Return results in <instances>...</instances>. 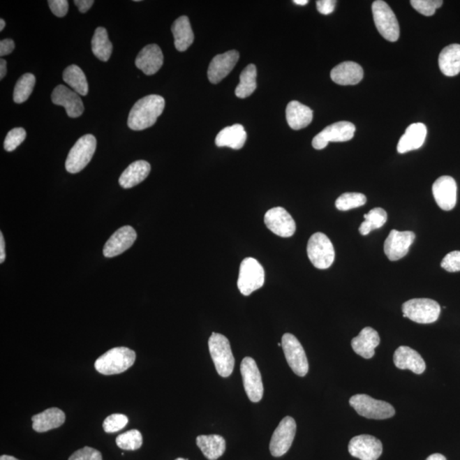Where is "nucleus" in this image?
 Returning <instances> with one entry per match:
<instances>
[{
	"label": "nucleus",
	"instance_id": "c9c22d12",
	"mask_svg": "<svg viewBox=\"0 0 460 460\" xmlns=\"http://www.w3.org/2000/svg\"><path fill=\"white\" fill-rule=\"evenodd\" d=\"M365 221L359 226V233L367 235L371 231L380 229L387 221L388 216L384 209L380 207L373 208L369 214L364 215Z\"/></svg>",
	"mask_w": 460,
	"mask_h": 460
},
{
	"label": "nucleus",
	"instance_id": "58836bf2",
	"mask_svg": "<svg viewBox=\"0 0 460 460\" xmlns=\"http://www.w3.org/2000/svg\"><path fill=\"white\" fill-rule=\"evenodd\" d=\"M116 444L124 450H138L142 445V436L138 430L126 431L116 438Z\"/></svg>",
	"mask_w": 460,
	"mask_h": 460
},
{
	"label": "nucleus",
	"instance_id": "f704fd0d",
	"mask_svg": "<svg viewBox=\"0 0 460 460\" xmlns=\"http://www.w3.org/2000/svg\"><path fill=\"white\" fill-rule=\"evenodd\" d=\"M64 80L66 84L72 87L73 90L80 96H87L89 91L86 75L82 69L73 64L68 66L64 72Z\"/></svg>",
	"mask_w": 460,
	"mask_h": 460
},
{
	"label": "nucleus",
	"instance_id": "37998d69",
	"mask_svg": "<svg viewBox=\"0 0 460 460\" xmlns=\"http://www.w3.org/2000/svg\"><path fill=\"white\" fill-rule=\"evenodd\" d=\"M440 266L447 272H460V251H454L447 254Z\"/></svg>",
	"mask_w": 460,
	"mask_h": 460
},
{
	"label": "nucleus",
	"instance_id": "a211bd4d",
	"mask_svg": "<svg viewBox=\"0 0 460 460\" xmlns=\"http://www.w3.org/2000/svg\"><path fill=\"white\" fill-rule=\"evenodd\" d=\"M137 239V232L131 226H124L116 230L103 247L106 258H114L128 250Z\"/></svg>",
	"mask_w": 460,
	"mask_h": 460
},
{
	"label": "nucleus",
	"instance_id": "ddd939ff",
	"mask_svg": "<svg viewBox=\"0 0 460 460\" xmlns=\"http://www.w3.org/2000/svg\"><path fill=\"white\" fill-rule=\"evenodd\" d=\"M241 373L247 396L253 403H258L264 396L265 389L261 373L256 362L251 357L243 359L241 364Z\"/></svg>",
	"mask_w": 460,
	"mask_h": 460
},
{
	"label": "nucleus",
	"instance_id": "5701e85b",
	"mask_svg": "<svg viewBox=\"0 0 460 460\" xmlns=\"http://www.w3.org/2000/svg\"><path fill=\"white\" fill-rule=\"evenodd\" d=\"M380 338L373 328L366 327L359 332L357 337L351 341V346L355 353L365 359L374 357L375 349L380 345Z\"/></svg>",
	"mask_w": 460,
	"mask_h": 460
},
{
	"label": "nucleus",
	"instance_id": "1a4fd4ad",
	"mask_svg": "<svg viewBox=\"0 0 460 460\" xmlns=\"http://www.w3.org/2000/svg\"><path fill=\"white\" fill-rule=\"evenodd\" d=\"M403 317L420 324H431L438 320L440 306L430 299H413L403 304Z\"/></svg>",
	"mask_w": 460,
	"mask_h": 460
},
{
	"label": "nucleus",
	"instance_id": "603ef678",
	"mask_svg": "<svg viewBox=\"0 0 460 460\" xmlns=\"http://www.w3.org/2000/svg\"><path fill=\"white\" fill-rule=\"evenodd\" d=\"M426 460H447V459L443 454H434L429 456Z\"/></svg>",
	"mask_w": 460,
	"mask_h": 460
},
{
	"label": "nucleus",
	"instance_id": "72a5a7b5",
	"mask_svg": "<svg viewBox=\"0 0 460 460\" xmlns=\"http://www.w3.org/2000/svg\"><path fill=\"white\" fill-rule=\"evenodd\" d=\"M91 50L94 55L103 61L110 60L113 52V44L108 40L107 30L102 27L96 29L91 40Z\"/></svg>",
	"mask_w": 460,
	"mask_h": 460
},
{
	"label": "nucleus",
	"instance_id": "09e8293b",
	"mask_svg": "<svg viewBox=\"0 0 460 460\" xmlns=\"http://www.w3.org/2000/svg\"><path fill=\"white\" fill-rule=\"evenodd\" d=\"M75 5L79 8L81 13H86L94 6V0H75Z\"/></svg>",
	"mask_w": 460,
	"mask_h": 460
},
{
	"label": "nucleus",
	"instance_id": "9b49d317",
	"mask_svg": "<svg viewBox=\"0 0 460 460\" xmlns=\"http://www.w3.org/2000/svg\"><path fill=\"white\" fill-rule=\"evenodd\" d=\"M355 126L349 121H339L328 126L313 138L312 146L317 150L326 148L330 142H342L355 136Z\"/></svg>",
	"mask_w": 460,
	"mask_h": 460
},
{
	"label": "nucleus",
	"instance_id": "ea45409f",
	"mask_svg": "<svg viewBox=\"0 0 460 460\" xmlns=\"http://www.w3.org/2000/svg\"><path fill=\"white\" fill-rule=\"evenodd\" d=\"M410 3L417 13L425 17H431L443 5L442 0H412Z\"/></svg>",
	"mask_w": 460,
	"mask_h": 460
},
{
	"label": "nucleus",
	"instance_id": "39448f33",
	"mask_svg": "<svg viewBox=\"0 0 460 460\" xmlns=\"http://www.w3.org/2000/svg\"><path fill=\"white\" fill-rule=\"evenodd\" d=\"M265 281V269L257 259L246 258L242 262L237 282L242 295H252L254 291L262 288Z\"/></svg>",
	"mask_w": 460,
	"mask_h": 460
},
{
	"label": "nucleus",
	"instance_id": "423d86ee",
	"mask_svg": "<svg viewBox=\"0 0 460 460\" xmlns=\"http://www.w3.org/2000/svg\"><path fill=\"white\" fill-rule=\"evenodd\" d=\"M307 253L311 264L319 269H327L334 264L335 251L330 239L323 233H316L309 238Z\"/></svg>",
	"mask_w": 460,
	"mask_h": 460
},
{
	"label": "nucleus",
	"instance_id": "4be33fe9",
	"mask_svg": "<svg viewBox=\"0 0 460 460\" xmlns=\"http://www.w3.org/2000/svg\"><path fill=\"white\" fill-rule=\"evenodd\" d=\"M364 76V72L359 65L354 61H345L332 68L331 79L340 86H355L361 82Z\"/></svg>",
	"mask_w": 460,
	"mask_h": 460
},
{
	"label": "nucleus",
	"instance_id": "f03ea898",
	"mask_svg": "<svg viewBox=\"0 0 460 460\" xmlns=\"http://www.w3.org/2000/svg\"><path fill=\"white\" fill-rule=\"evenodd\" d=\"M136 359L135 351L126 347H116L96 359L95 369L103 375L119 374L128 370Z\"/></svg>",
	"mask_w": 460,
	"mask_h": 460
},
{
	"label": "nucleus",
	"instance_id": "393cba45",
	"mask_svg": "<svg viewBox=\"0 0 460 460\" xmlns=\"http://www.w3.org/2000/svg\"><path fill=\"white\" fill-rule=\"evenodd\" d=\"M427 136V128L422 123H415L406 130L397 145V152L405 154L419 149L423 146Z\"/></svg>",
	"mask_w": 460,
	"mask_h": 460
},
{
	"label": "nucleus",
	"instance_id": "c03bdc74",
	"mask_svg": "<svg viewBox=\"0 0 460 460\" xmlns=\"http://www.w3.org/2000/svg\"><path fill=\"white\" fill-rule=\"evenodd\" d=\"M68 460H103V456L95 448L84 447L73 453Z\"/></svg>",
	"mask_w": 460,
	"mask_h": 460
},
{
	"label": "nucleus",
	"instance_id": "a19ab883",
	"mask_svg": "<svg viewBox=\"0 0 460 460\" xmlns=\"http://www.w3.org/2000/svg\"><path fill=\"white\" fill-rule=\"evenodd\" d=\"M27 136L26 131L21 127L14 128L8 133L3 148L7 152H13L18 146H20L24 142Z\"/></svg>",
	"mask_w": 460,
	"mask_h": 460
},
{
	"label": "nucleus",
	"instance_id": "49530a36",
	"mask_svg": "<svg viewBox=\"0 0 460 460\" xmlns=\"http://www.w3.org/2000/svg\"><path fill=\"white\" fill-rule=\"evenodd\" d=\"M336 3L335 0H318L316 1L317 10L322 15H330L334 13Z\"/></svg>",
	"mask_w": 460,
	"mask_h": 460
},
{
	"label": "nucleus",
	"instance_id": "7ed1b4c3",
	"mask_svg": "<svg viewBox=\"0 0 460 460\" xmlns=\"http://www.w3.org/2000/svg\"><path fill=\"white\" fill-rule=\"evenodd\" d=\"M208 346L216 372L223 378L230 377L234 371L235 357L229 339L225 336L212 332L208 340Z\"/></svg>",
	"mask_w": 460,
	"mask_h": 460
},
{
	"label": "nucleus",
	"instance_id": "864d4df0",
	"mask_svg": "<svg viewBox=\"0 0 460 460\" xmlns=\"http://www.w3.org/2000/svg\"><path fill=\"white\" fill-rule=\"evenodd\" d=\"M293 3H296V5L299 6H306L307 3H309L308 0H295Z\"/></svg>",
	"mask_w": 460,
	"mask_h": 460
},
{
	"label": "nucleus",
	"instance_id": "6ab92c4d",
	"mask_svg": "<svg viewBox=\"0 0 460 460\" xmlns=\"http://www.w3.org/2000/svg\"><path fill=\"white\" fill-rule=\"evenodd\" d=\"M52 101L57 106L64 107L71 118H78L84 113V103L79 94L63 84L54 89Z\"/></svg>",
	"mask_w": 460,
	"mask_h": 460
},
{
	"label": "nucleus",
	"instance_id": "f257e3e1",
	"mask_svg": "<svg viewBox=\"0 0 460 460\" xmlns=\"http://www.w3.org/2000/svg\"><path fill=\"white\" fill-rule=\"evenodd\" d=\"M165 105V99L158 95H149L138 100L131 110L128 126L133 131L149 128L163 113Z\"/></svg>",
	"mask_w": 460,
	"mask_h": 460
},
{
	"label": "nucleus",
	"instance_id": "4d7b16f0",
	"mask_svg": "<svg viewBox=\"0 0 460 460\" xmlns=\"http://www.w3.org/2000/svg\"><path fill=\"white\" fill-rule=\"evenodd\" d=\"M176 460H187V459H183V458H179V459H177Z\"/></svg>",
	"mask_w": 460,
	"mask_h": 460
},
{
	"label": "nucleus",
	"instance_id": "a878e982",
	"mask_svg": "<svg viewBox=\"0 0 460 460\" xmlns=\"http://www.w3.org/2000/svg\"><path fill=\"white\" fill-rule=\"evenodd\" d=\"M151 171V165L145 161H137L131 163L121 174L119 184L123 188L137 186L144 181Z\"/></svg>",
	"mask_w": 460,
	"mask_h": 460
},
{
	"label": "nucleus",
	"instance_id": "bb28decb",
	"mask_svg": "<svg viewBox=\"0 0 460 460\" xmlns=\"http://www.w3.org/2000/svg\"><path fill=\"white\" fill-rule=\"evenodd\" d=\"M65 413L61 409L52 408L33 416V429L37 432H46L61 426L65 422Z\"/></svg>",
	"mask_w": 460,
	"mask_h": 460
},
{
	"label": "nucleus",
	"instance_id": "de8ad7c7",
	"mask_svg": "<svg viewBox=\"0 0 460 460\" xmlns=\"http://www.w3.org/2000/svg\"><path fill=\"white\" fill-rule=\"evenodd\" d=\"M15 42L10 38H6L0 41V56L5 57L9 55L14 51Z\"/></svg>",
	"mask_w": 460,
	"mask_h": 460
},
{
	"label": "nucleus",
	"instance_id": "5fc2aeb1",
	"mask_svg": "<svg viewBox=\"0 0 460 460\" xmlns=\"http://www.w3.org/2000/svg\"><path fill=\"white\" fill-rule=\"evenodd\" d=\"M0 460H19V459H15V457H13V456L2 455L1 457H0Z\"/></svg>",
	"mask_w": 460,
	"mask_h": 460
},
{
	"label": "nucleus",
	"instance_id": "cd10ccee",
	"mask_svg": "<svg viewBox=\"0 0 460 460\" xmlns=\"http://www.w3.org/2000/svg\"><path fill=\"white\" fill-rule=\"evenodd\" d=\"M172 32L174 36V45L179 52L187 51L195 40L194 32L186 15L177 18L173 22Z\"/></svg>",
	"mask_w": 460,
	"mask_h": 460
},
{
	"label": "nucleus",
	"instance_id": "79ce46f5",
	"mask_svg": "<svg viewBox=\"0 0 460 460\" xmlns=\"http://www.w3.org/2000/svg\"><path fill=\"white\" fill-rule=\"evenodd\" d=\"M128 424V417L121 413H114L106 417L103 422V430L107 433H114L122 430Z\"/></svg>",
	"mask_w": 460,
	"mask_h": 460
},
{
	"label": "nucleus",
	"instance_id": "6e6552de",
	"mask_svg": "<svg viewBox=\"0 0 460 460\" xmlns=\"http://www.w3.org/2000/svg\"><path fill=\"white\" fill-rule=\"evenodd\" d=\"M372 10L378 33L389 42L397 41L400 37V27L392 8L383 0H377L373 3Z\"/></svg>",
	"mask_w": 460,
	"mask_h": 460
},
{
	"label": "nucleus",
	"instance_id": "473e14b6",
	"mask_svg": "<svg viewBox=\"0 0 460 460\" xmlns=\"http://www.w3.org/2000/svg\"><path fill=\"white\" fill-rule=\"evenodd\" d=\"M257 68L254 64H249L239 76V83L235 89V96L239 98H248L257 89Z\"/></svg>",
	"mask_w": 460,
	"mask_h": 460
},
{
	"label": "nucleus",
	"instance_id": "8fccbe9b",
	"mask_svg": "<svg viewBox=\"0 0 460 460\" xmlns=\"http://www.w3.org/2000/svg\"><path fill=\"white\" fill-rule=\"evenodd\" d=\"M5 246V239H3V234L0 233V262L1 264H3L6 259Z\"/></svg>",
	"mask_w": 460,
	"mask_h": 460
},
{
	"label": "nucleus",
	"instance_id": "f8f14e48",
	"mask_svg": "<svg viewBox=\"0 0 460 460\" xmlns=\"http://www.w3.org/2000/svg\"><path fill=\"white\" fill-rule=\"evenodd\" d=\"M297 424L292 417H285L273 433L269 443L270 453L274 457H281L287 454L295 440Z\"/></svg>",
	"mask_w": 460,
	"mask_h": 460
},
{
	"label": "nucleus",
	"instance_id": "2f4dec72",
	"mask_svg": "<svg viewBox=\"0 0 460 460\" xmlns=\"http://www.w3.org/2000/svg\"><path fill=\"white\" fill-rule=\"evenodd\" d=\"M196 444L209 460L219 459L226 450L225 440L218 435L199 436Z\"/></svg>",
	"mask_w": 460,
	"mask_h": 460
},
{
	"label": "nucleus",
	"instance_id": "dca6fc26",
	"mask_svg": "<svg viewBox=\"0 0 460 460\" xmlns=\"http://www.w3.org/2000/svg\"><path fill=\"white\" fill-rule=\"evenodd\" d=\"M349 453L361 460H377L383 453L381 440L373 436H355L349 443Z\"/></svg>",
	"mask_w": 460,
	"mask_h": 460
},
{
	"label": "nucleus",
	"instance_id": "3c124183",
	"mask_svg": "<svg viewBox=\"0 0 460 460\" xmlns=\"http://www.w3.org/2000/svg\"><path fill=\"white\" fill-rule=\"evenodd\" d=\"M6 61L5 59L0 60V80H3V77L6 75L7 67Z\"/></svg>",
	"mask_w": 460,
	"mask_h": 460
},
{
	"label": "nucleus",
	"instance_id": "b1692460",
	"mask_svg": "<svg viewBox=\"0 0 460 460\" xmlns=\"http://www.w3.org/2000/svg\"><path fill=\"white\" fill-rule=\"evenodd\" d=\"M394 363L397 369H408L416 374H422L426 369L422 357L408 346L398 348L394 354Z\"/></svg>",
	"mask_w": 460,
	"mask_h": 460
},
{
	"label": "nucleus",
	"instance_id": "a18cd8bd",
	"mask_svg": "<svg viewBox=\"0 0 460 460\" xmlns=\"http://www.w3.org/2000/svg\"><path fill=\"white\" fill-rule=\"evenodd\" d=\"M50 9L57 17H64L68 11V1L67 0H49Z\"/></svg>",
	"mask_w": 460,
	"mask_h": 460
},
{
	"label": "nucleus",
	"instance_id": "0eeeda50",
	"mask_svg": "<svg viewBox=\"0 0 460 460\" xmlns=\"http://www.w3.org/2000/svg\"><path fill=\"white\" fill-rule=\"evenodd\" d=\"M96 149V139L91 134L80 138L69 151L65 168L69 173H78L90 163Z\"/></svg>",
	"mask_w": 460,
	"mask_h": 460
},
{
	"label": "nucleus",
	"instance_id": "4468645a",
	"mask_svg": "<svg viewBox=\"0 0 460 460\" xmlns=\"http://www.w3.org/2000/svg\"><path fill=\"white\" fill-rule=\"evenodd\" d=\"M265 225L280 237H292L296 231V223L291 214L283 207H274L266 212Z\"/></svg>",
	"mask_w": 460,
	"mask_h": 460
},
{
	"label": "nucleus",
	"instance_id": "e433bc0d",
	"mask_svg": "<svg viewBox=\"0 0 460 460\" xmlns=\"http://www.w3.org/2000/svg\"><path fill=\"white\" fill-rule=\"evenodd\" d=\"M36 79L33 73H25L17 80L14 89L13 99L15 103H22L32 94Z\"/></svg>",
	"mask_w": 460,
	"mask_h": 460
},
{
	"label": "nucleus",
	"instance_id": "7c9ffc66",
	"mask_svg": "<svg viewBox=\"0 0 460 460\" xmlns=\"http://www.w3.org/2000/svg\"><path fill=\"white\" fill-rule=\"evenodd\" d=\"M439 67L444 75L454 77L460 73V45L447 46L440 53Z\"/></svg>",
	"mask_w": 460,
	"mask_h": 460
},
{
	"label": "nucleus",
	"instance_id": "9d476101",
	"mask_svg": "<svg viewBox=\"0 0 460 460\" xmlns=\"http://www.w3.org/2000/svg\"><path fill=\"white\" fill-rule=\"evenodd\" d=\"M281 347L285 359L293 372L299 377H304L309 372V362L302 345L295 335L285 334L282 336Z\"/></svg>",
	"mask_w": 460,
	"mask_h": 460
},
{
	"label": "nucleus",
	"instance_id": "4c0bfd02",
	"mask_svg": "<svg viewBox=\"0 0 460 460\" xmlns=\"http://www.w3.org/2000/svg\"><path fill=\"white\" fill-rule=\"evenodd\" d=\"M366 203V197L361 193H345L336 200L335 207L339 211L346 212L364 206Z\"/></svg>",
	"mask_w": 460,
	"mask_h": 460
},
{
	"label": "nucleus",
	"instance_id": "2eb2a0df",
	"mask_svg": "<svg viewBox=\"0 0 460 460\" xmlns=\"http://www.w3.org/2000/svg\"><path fill=\"white\" fill-rule=\"evenodd\" d=\"M415 237V234L412 231H390L384 246L386 257L390 261H397L404 258L408 253Z\"/></svg>",
	"mask_w": 460,
	"mask_h": 460
},
{
	"label": "nucleus",
	"instance_id": "6e6d98bb",
	"mask_svg": "<svg viewBox=\"0 0 460 460\" xmlns=\"http://www.w3.org/2000/svg\"><path fill=\"white\" fill-rule=\"evenodd\" d=\"M6 27V22L3 21V19H0V31H3Z\"/></svg>",
	"mask_w": 460,
	"mask_h": 460
},
{
	"label": "nucleus",
	"instance_id": "aec40b11",
	"mask_svg": "<svg viewBox=\"0 0 460 460\" xmlns=\"http://www.w3.org/2000/svg\"><path fill=\"white\" fill-rule=\"evenodd\" d=\"M239 54L237 51H230L214 57L208 68V79L212 84H218L230 75L237 65Z\"/></svg>",
	"mask_w": 460,
	"mask_h": 460
},
{
	"label": "nucleus",
	"instance_id": "c85d7f7f",
	"mask_svg": "<svg viewBox=\"0 0 460 460\" xmlns=\"http://www.w3.org/2000/svg\"><path fill=\"white\" fill-rule=\"evenodd\" d=\"M285 116L289 126L299 131L305 128L312 122L313 111L299 102L292 101L285 110Z\"/></svg>",
	"mask_w": 460,
	"mask_h": 460
},
{
	"label": "nucleus",
	"instance_id": "f3484780",
	"mask_svg": "<svg viewBox=\"0 0 460 460\" xmlns=\"http://www.w3.org/2000/svg\"><path fill=\"white\" fill-rule=\"evenodd\" d=\"M436 204L444 211H451L457 203V184L453 177L443 176L432 186Z\"/></svg>",
	"mask_w": 460,
	"mask_h": 460
},
{
	"label": "nucleus",
	"instance_id": "412c9836",
	"mask_svg": "<svg viewBox=\"0 0 460 460\" xmlns=\"http://www.w3.org/2000/svg\"><path fill=\"white\" fill-rule=\"evenodd\" d=\"M164 57L161 49L156 44L145 46L135 61L137 68L147 75L156 73L163 65Z\"/></svg>",
	"mask_w": 460,
	"mask_h": 460
},
{
	"label": "nucleus",
	"instance_id": "c756f323",
	"mask_svg": "<svg viewBox=\"0 0 460 460\" xmlns=\"http://www.w3.org/2000/svg\"><path fill=\"white\" fill-rule=\"evenodd\" d=\"M247 135L244 127L237 125L225 127L218 134L215 139V144L220 147H229V148L238 150L243 148L246 141Z\"/></svg>",
	"mask_w": 460,
	"mask_h": 460
},
{
	"label": "nucleus",
	"instance_id": "20e7f679",
	"mask_svg": "<svg viewBox=\"0 0 460 460\" xmlns=\"http://www.w3.org/2000/svg\"><path fill=\"white\" fill-rule=\"evenodd\" d=\"M350 405L359 415L369 420H387L396 413V410L392 404L373 399L364 394H358L351 397Z\"/></svg>",
	"mask_w": 460,
	"mask_h": 460
}]
</instances>
